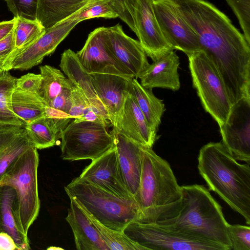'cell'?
Wrapping results in <instances>:
<instances>
[{
    "label": "cell",
    "mask_w": 250,
    "mask_h": 250,
    "mask_svg": "<svg viewBox=\"0 0 250 250\" xmlns=\"http://www.w3.org/2000/svg\"><path fill=\"white\" fill-rule=\"evenodd\" d=\"M196 34L202 50L216 66L227 90L250 83V45L229 19L205 0H171Z\"/></svg>",
    "instance_id": "obj_1"
},
{
    "label": "cell",
    "mask_w": 250,
    "mask_h": 250,
    "mask_svg": "<svg viewBox=\"0 0 250 250\" xmlns=\"http://www.w3.org/2000/svg\"><path fill=\"white\" fill-rule=\"evenodd\" d=\"M141 157L140 184L134 196L142 213L138 222L169 225L181 208V186L169 163L152 147L141 146Z\"/></svg>",
    "instance_id": "obj_2"
},
{
    "label": "cell",
    "mask_w": 250,
    "mask_h": 250,
    "mask_svg": "<svg viewBox=\"0 0 250 250\" xmlns=\"http://www.w3.org/2000/svg\"><path fill=\"white\" fill-rule=\"evenodd\" d=\"M250 164L238 162L221 142L203 146L198 157L199 172L216 193L250 225Z\"/></svg>",
    "instance_id": "obj_3"
},
{
    "label": "cell",
    "mask_w": 250,
    "mask_h": 250,
    "mask_svg": "<svg viewBox=\"0 0 250 250\" xmlns=\"http://www.w3.org/2000/svg\"><path fill=\"white\" fill-rule=\"evenodd\" d=\"M182 202L177 216L167 226L194 240L211 245L218 250H231L228 234L229 224L221 206L205 186H181Z\"/></svg>",
    "instance_id": "obj_4"
},
{
    "label": "cell",
    "mask_w": 250,
    "mask_h": 250,
    "mask_svg": "<svg viewBox=\"0 0 250 250\" xmlns=\"http://www.w3.org/2000/svg\"><path fill=\"white\" fill-rule=\"evenodd\" d=\"M64 190L98 221L112 229L123 232L128 225L138 222L142 217L134 199L119 196L79 177L73 179Z\"/></svg>",
    "instance_id": "obj_5"
},
{
    "label": "cell",
    "mask_w": 250,
    "mask_h": 250,
    "mask_svg": "<svg viewBox=\"0 0 250 250\" xmlns=\"http://www.w3.org/2000/svg\"><path fill=\"white\" fill-rule=\"evenodd\" d=\"M39 163L37 149L32 146L8 168L0 180V186H10L16 192L14 212L16 222L20 230L25 236L37 219L40 208Z\"/></svg>",
    "instance_id": "obj_6"
},
{
    "label": "cell",
    "mask_w": 250,
    "mask_h": 250,
    "mask_svg": "<svg viewBox=\"0 0 250 250\" xmlns=\"http://www.w3.org/2000/svg\"><path fill=\"white\" fill-rule=\"evenodd\" d=\"M187 56L193 86L202 106L220 126L227 120L232 106L224 82L204 50Z\"/></svg>",
    "instance_id": "obj_7"
},
{
    "label": "cell",
    "mask_w": 250,
    "mask_h": 250,
    "mask_svg": "<svg viewBox=\"0 0 250 250\" xmlns=\"http://www.w3.org/2000/svg\"><path fill=\"white\" fill-rule=\"evenodd\" d=\"M108 127L102 123L74 119L59 134L62 158L93 161L102 156L114 147Z\"/></svg>",
    "instance_id": "obj_8"
},
{
    "label": "cell",
    "mask_w": 250,
    "mask_h": 250,
    "mask_svg": "<svg viewBox=\"0 0 250 250\" xmlns=\"http://www.w3.org/2000/svg\"><path fill=\"white\" fill-rule=\"evenodd\" d=\"M123 232L146 250H218L211 245L184 235L165 225L133 222Z\"/></svg>",
    "instance_id": "obj_9"
},
{
    "label": "cell",
    "mask_w": 250,
    "mask_h": 250,
    "mask_svg": "<svg viewBox=\"0 0 250 250\" xmlns=\"http://www.w3.org/2000/svg\"><path fill=\"white\" fill-rule=\"evenodd\" d=\"M153 0H125V5L139 42L147 56L154 62L174 49L162 33L154 14Z\"/></svg>",
    "instance_id": "obj_10"
},
{
    "label": "cell",
    "mask_w": 250,
    "mask_h": 250,
    "mask_svg": "<svg viewBox=\"0 0 250 250\" xmlns=\"http://www.w3.org/2000/svg\"><path fill=\"white\" fill-rule=\"evenodd\" d=\"M153 7L162 33L173 49L187 55L202 50L196 34L179 15L171 0H153Z\"/></svg>",
    "instance_id": "obj_11"
},
{
    "label": "cell",
    "mask_w": 250,
    "mask_h": 250,
    "mask_svg": "<svg viewBox=\"0 0 250 250\" xmlns=\"http://www.w3.org/2000/svg\"><path fill=\"white\" fill-rule=\"evenodd\" d=\"M219 128L222 143L234 158L250 164V98L232 105L227 120Z\"/></svg>",
    "instance_id": "obj_12"
},
{
    "label": "cell",
    "mask_w": 250,
    "mask_h": 250,
    "mask_svg": "<svg viewBox=\"0 0 250 250\" xmlns=\"http://www.w3.org/2000/svg\"><path fill=\"white\" fill-rule=\"evenodd\" d=\"M79 23L76 20H65L45 29L34 43L5 63L4 69L27 70L39 64L45 57L54 53L59 44Z\"/></svg>",
    "instance_id": "obj_13"
},
{
    "label": "cell",
    "mask_w": 250,
    "mask_h": 250,
    "mask_svg": "<svg viewBox=\"0 0 250 250\" xmlns=\"http://www.w3.org/2000/svg\"><path fill=\"white\" fill-rule=\"evenodd\" d=\"M104 27L89 33L83 47L76 53L82 65L90 73L110 74L134 78L116 59L107 47Z\"/></svg>",
    "instance_id": "obj_14"
},
{
    "label": "cell",
    "mask_w": 250,
    "mask_h": 250,
    "mask_svg": "<svg viewBox=\"0 0 250 250\" xmlns=\"http://www.w3.org/2000/svg\"><path fill=\"white\" fill-rule=\"evenodd\" d=\"M79 177L119 196L134 199L125 184L115 146L102 156L92 161Z\"/></svg>",
    "instance_id": "obj_15"
},
{
    "label": "cell",
    "mask_w": 250,
    "mask_h": 250,
    "mask_svg": "<svg viewBox=\"0 0 250 250\" xmlns=\"http://www.w3.org/2000/svg\"><path fill=\"white\" fill-rule=\"evenodd\" d=\"M106 44L116 58L137 79L149 64L147 55L139 41L127 35L119 23L106 27Z\"/></svg>",
    "instance_id": "obj_16"
},
{
    "label": "cell",
    "mask_w": 250,
    "mask_h": 250,
    "mask_svg": "<svg viewBox=\"0 0 250 250\" xmlns=\"http://www.w3.org/2000/svg\"><path fill=\"white\" fill-rule=\"evenodd\" d=\"M112 127L146 147H152L157 139V131L150 126L129 91Z\"/></svg>",
    "instance_id": "obj_17"
},
{
    "label": "cell",
    "mask_w": 250,
    "mask_h": 250,
    "mask_svg": "<svg viewBox=\"0 0 250 250\" xmlns=\"http://www.w3.org/2000/svg\"><path fill=\"white\" fill-rule=\"evenodd\" d=\"M89 74L113 126L129 93L133 78L110 74Z\"/></svg>",
    "instance_id": "obj_18"
},
{
    "label": "cell",
    "mask_w": 250,
    "mask_h": 250,
    "mask_svg": "<svg viewBox=\"0 0 250 250\" xmlns=\"http://www.w3.org/2000/svg\"><path fill=\"white\" fill-rule=\"evenodd\" d=\"M111 131L119 168L125 186L134 197L140 184L142 145L127 138L114 127Z\"/></svg>",
    "instance_id": "obj_19"
},
{
    "label": "cell",
    "mask_w": 250,
    "mask_h": 250,
    "mask_svg": "<svg viewBox=\"0 0 250 250\" xmlns=\"http://www.w3.org/2000/svg\"><path fill=\"white\" fill-rule=\"evenodd\" d=\"M59 66L65 75L86 99L92 109L110 121L94 89L90 74L82 65L76 53L70 49L65 50L61 55Z\"/></svg>",
    "instance_id": "obj_20"
},
{
    "label": "cell",
    "mask_w": 250,
    "mask_h": 250,
    "mask_svg": "<svg viewBox=\"0 0 250 250\" xmlns=\"http://www.w3.org/2000/svg\"><path fill=\"white\" fill-rule=\"evenodd\" d=\"M65 220L73 233L78 250H109L91 220L71 196Z\"/></svg>",
    "instance_id": "obj_21"
},
{
    "label": "cell",
    "mask_w": 250,
    "mask_h": 250,
    "mask_svg": "<svg viewBox=\"0 0 250 250\" xmlns=\"http://www.w3.org/2000/svg\"><path fill=\"white\" fill-rule=\"evenodd\" d=\"M179 57L173 50L170 51L148 65L139 78L141 84L150 89L159 87L174 91L179 90Z\"/></svg>",
    "instance_id": "obj_22"
},
{
    "label": "cell",
    "mask_w": 250,
    "mask_h": 250,
    "mask_svg": "<svg viewBox=\"0 0 250 250\" xmlns=\"http://www.w3.org/2000/svg\"><path fill=\"white\" fill-rule=\"evenodd\" d=\"M32 146L24 125L0 123V180L8 168Z\"/></svg>",
    "instance_id": "obj_23"
},
{
    "label": "cell",
    "mask_w": 250,
    "mask_h": 250,
    "mask_svg": "<svg viewBox=\"0 0 250 250\" xmlns=\"http://www.w3.org/2000/svg\"><path fill=\"white\" fill-rule=\"evenodd\" d=\"M16 197L14 189L8 186H0V232L9 234L19 250L31 249L27 236L20 230L14 212Z\"/></svg>",
    "instance_id": "obj_24"
},
{
    "label": "cell",
    "mask_w": 250,
    "mask_h": 250,
    "mask_svg": "<svg viewBox=\"0 0 250 250\" xmlns=\"http://www.w3.org/2000/svg\"><path fill=\"white\" fill-rule=\"evenodd\" d=\"M89 0H38L37 20L45 29L66 20Z\"/></svg>",
    "instance_id": "obj_25"
},
{
    "label": "cell",
    "mask_w": 250,
    "mask_h": 250,
    "mask_svg": "<svg viewBox=\"0 0 250 250\" xmlns=\"http://www.w3.org/2000/svg\"><path fill=\"white\" fill-rule=\"evenodd\" d=\"M129 92L135 99L150 126L157 131L165 111L163 101L154 95L152 89L144 87L135 78L131 80Z\"/></svg>",
    "instance_id": "obj_26"
},
{
    "label": "cell",
    "mask_w": 250,
    "mask_h": 250,
    "mask_svg": "<svg viewBox=\"0 0 250 250\" xmlns=\"http://www.w3.org/2000/svg\"><path fill=\"white\" fill-rule=\"evenodd\" d=\"M12 108L24 125L44 116L46 105L37 94L16 87L12 96Z\"/></svg>",
    "instance_id": "obj_27"
},
{
    "label": "cell",
    "mask_w": 250,
    "mask_h": 250,
    "mask_svg": "<svg viewBox=\"0 0 250 250\" xmlns=\"http://www.w3.org/2000/svg\"><path fill=\"white\" fill-rule=\"evenodd\" d=\"M42 83L38 95L47 106L65 88L73 85L59 69L49 65L40 67Z\"/></svg>",
    "instance_id": "obj_28"
},
{
    "label": "cell",
    "mask_w": 250,
    "mask_h": 250,
    "mask_svg": "<svg viewBox=\"0 0 250 250\" xmlns=\"http://www.w3.org/2000/svg\"><path fill=\"white\" fill-rule=\"evenodd\" d=\"M14 29L16 50L13 56L3 65L16 55L34 43L45 32V28L37 20L15 18Z\"/></svg>",
    "instance_id": "obj_29"
},
{
    "label": "cell",
    "mask_w": 250,
    "mask_h": 250,
    "mask_svg": "<svg viewBox=\"0 0 250 250\" xmlns=\"http://www.w3.org/2000/svg\"><path fill=\"white\" fill-rule=\"evenodd\" d=\"M17 80L8 70L0 73V123L24 125L12 108V96L17 87Z\"/></svg>",
    "instance_id": "obj_30"
},
{
    "label": "cell",
    "mask_w": 250,
    "mask_h": 250,
    "mask_svg": "<svg viewBox=\"0 0 250 250\" xmlns=\"http://www.w3.org/2000/svg\"><path fill=\"white\" fill-rule=\"evenodd\" d=\"M79 206L96 227L109 250H146L145 247L131 240L124 232L106 227L80 205Z\"/></svg>",
    "instance_id": "obj_31"
},
{
    "label": "cell",
    "mask_w": 250,
    "mask_h": 250,
    "mask_svg": "<svg viewBox=\"0 0 250 250\" xmlns=\"http://www.w3.org/2000/svg\"><path fill=\"white\" fill-rule=\"evenodd\" d=\"M100 17L106 19L118 17L111 0H89L84 6L66 20H76L80 22Z\"/></svg>",
    "instance_id": "obj_32"
},
{
    "label": "cell",
    "mask_w": 250,
    "mask_h": 250,
    "mask_svg": "<svg viewBox=\"0 0 250 250\" xmlns=\"http://www.w3.org/2000/svg\"><path fill=\"white\" fill-rule=\"evenodd\" d=\"M27 135L37 149L56 145L58 136L51 129L44 117L24 125Z\"/></svg>",
    "instance_id": "obj_33"
},
{
    "label": "cell",
    "mask_w": 250,
    "mask_h": 250,
    "mask_svg": "<svg viewBox=\"0 0 250 250\" xmlns=\"http://www.w3.org/2000/svg\"><path fill=\"white\" fill-rule=\"evenodd\" d=\"M237 17L243 35L250 45V0H226Z\"/></svg>",
    "instance_id": "obj_34"
},
{
    "label": "cell",
    "mask_w": 250,
    "mask_h": 250,
    "mask_svg": "<svg viewBox=\"0 0 250 250\" xmlns=\"http://www.w3.org/2000/svg\"><path fill=\"white\" fill-rule=\"evenodd\" d=\"M228 234L231 244V250H250L249 226L229 224Z\"/></svg>",
    "instance_id": "obj_35"
},
{
    "label": "cell",
    "mask_w": 250,
    "mask_h": 250,
    "mask_svg": "<svg viewBox=\"0 0 250 250\" xmlns=\"http://www.w3.org/2000/svg\"><path fill=\"white\" fill-rule=\"evenodd\" d=\"M14 18L37 20L38 0H5Z\"/></svg>",
    "instance_id": "obj_36"
},
{
    "label": "cell",
    "mask_w": 250,
    "mask_h": 250,
    "mask_svg": "<svg viewBox=\"0 0 250 250\" xmlns=\"http://www.w3.org/2000/svg\"><path fill=\"white\" fill-rule=\"evenodd\" d=\"M44 117L51 129L58 136V138L60 132L73 120L69 114L48 106L45 107Z\"/></svg>",
    "instance_id": "obj_37"
},
{
    "label": "cell",
    "mask_w": 250,
    "mask_h": 250,
    "mask_svg": "<svg viewBox=\"0 0 250 250\" xmlns=\"http://www.w3.org/2000/svg\"><path fill=\"white\" fill-rule=\"evenodd\" d=\"M90 106L86 99L74 85L71 89V104L68 114L73 120L81 119L85 109Z\"/></svg>",
    "instance_id": "obj_38"
},
{
    "label": "cell",
    "mask_w": 250,
    "mask_h": 250,
    "mask_svg": "<svg viewBox=\"0 0 250 250\" xmlns=\"http://www.w3.org/2000/svg\"><path fill=\"white\" fill-rule=\"evenodd\" d=\"M42 83V76L29 73L17 79V88L29 93L38 94Z\"/></svg>",
    "instance_id": "obj_39"
},
{
    "label": "cell",
    "mask_w": 250,
    "mask_h": 250,
    "mask_svg": "<svg viewBox=\"0 0 250 250\" xmlns=\"http://www.w3.org/2000/svg\"><path fill=\"white\" fill-rule=\"evenodd\" d=\"M15 50L13 29L7 36L0 40V63L3 65L13 56Z\"/></svg>",
    "instance_id": "obj_40"
},
{
    "label": "cell",
    "mask_w": 250,
    "mask_h": 250,
    "mask_svg": "<svg viewBox=\"0 0 250 250\" xmlns=\"http://www.w3.org/2000/svg\"><path fill=\"white\" fill-rule=\"evenodd\" d=\"M73 85L64 88L47 106L68 114L71 104V89Z\"/></svg>",
    "instance_id": "obj_41"
},
{
    "label": "cell",
    "mask_w": 250,
    "mask_h": 250,
    "mask_svg": "<svg viewBox=\"0 0 250 250\" xmlns=\"http://www.w3.org/2000/svg\"><path fill=\"white\" fill-rule=\"evenodd\" d=\"M125 0H111L118 14V18L125 22L134 32V27L131 16L126 9Z\"/></svg>",
    "instance_id": "obj_42"
},
{
    "label": "cell",
    "mask_w": 250,
    "mask_h": 250,
    "mask_svg": "<svg viewBox=\"0 0 250 250\" xmlns=\"http://www.w3.org/2000/svg\"><path fill=\"white\" fill-rule=\"evenodd\" d=\"M19 250L14 240L8 233L0 232V250Z\"/></svg>",
    "instance_id": "obj_43"
},
{
    "label": "cell",
    "mask_w": 250,
    "mask_h": 250,
    "mask_svg": "<svg viewBox=\"0 0 250 250\" xmlns=\"http://www.w3.org/2000/svg\"><path fill=\"white\" fill-rule=\"evenodd\" d=\"M16 18L12 20L0 22V40L4 38L14 28Z\"/></svg>",
    "instance_id": "obj_44"
},
{
    "label": "cell",
    "mask_w": 250,
    "mask_h": 250,
    "mask_svg": "<svg viewBox=\"0 0 250 250\" xmlns=\"http://www.w3.org/2000/svg\"><path fill=\"white\" fill-rule=\"evenodd\" d=\"M4 70L3 65L1 63H0V73Z\"/></svg>",
    "instance_id": "obj_45"
}]
</instances>
